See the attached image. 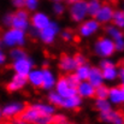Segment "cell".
Masks as SVG:
<instances>
[{
	"instance_id": "6da1fadb",
	"label": "cell",
	"mask_w": 124,
	"mask_h": 124,
	"mask_svg": "<svg viewBox=\"0 0 124 124\" xmlns=\"http://www.w3.org/2000/svg\"><path fill=\"white\" fill-rule=\"evenodd\" d=\"M57 112V107L49 102L36 101L23 110L18 118L27 124H53V116Z\"/></svg>"
},
{
	"instance_id": "7a4b0ae2",
	"label": "cell",
	"mask_w": 124,
	"mask_h": 124,
	"mask_svg": "<svg viewBox=\"0 0 124 124\" xmlns=\"http://www.w3.org/2000/svg\"><path fill=\"white\" fill-rule=\"evenodd\" d=\"M1 46L10 48L24 47L27 45V33L15 28H7L0 36Z\"/></svg>"
},
{
	"instance_id": "3957f363",
	"label": "cell",
	"mask_w": 124,
	"mask_h": 124,
	"mask_svg": "<svg viewBox=\"0 0 124 124\" xmlns=\"http://www.w3.org/2000/svg\"><path fill=\"white\" fill-rule=\"evenodd\" d=\"M93 52L94 54L102 59V58H112L116 53L115 43L108 36H100L93 45Z\"/></svg>"
},
{
	"instance_id": "277c9868",
	"label": "cell",
	"mask_w": 124,
	"mask_h": 124,
	"mask_svg": "<svg viewBox=\"0 0 124 124\" xmlns=\"http://www.w3.org/2000/svg\"><path fill=\"white\" fill-rule=\"evenodd\" d=\"M60 25L55 21H51L47 27H45L42 30L38 31V39L43 43V45H52L57 40L60 33Z\"/></svg>"
},
{
	"instance_id": "5b68a950",
	"label": "cell",
	"mask_w": 124,
	"mask_h": 124,
	"mask_svg": "<svg viewBox=\"0 0 124 124\" xmlns=\"http://www.w3.org/2000/svg\"><path fill=\"white\" fill-rule=\"evenodd\" d=\"M11 28L19 29L27 33L30 29V13L24 8H18L16 12L12 13Z\"/></svg>"
},
{
	"instance_id": "8992f818",
	"label": "cell",
	"mask_w": 124,
	"mask_h": 124,
	"mask_svg": "<svg viewBox=\"0 0 124 124\" xmlns=\"http://www.w3.org/2000/svg\"><path fill=\"white\" fill-rule=\"evenodd\" d=\"M101 28V24L93 17H89L80 23V27L77 29L78 35L83 39H89L93 35H95Z\"/></svg>"
},
{
	"instance_id": "52a82bcc",
	"label": "cell",
	"mask_w": 124,
	"mask_h": 124,
	"mask_svg": "<svg viewBox=\"0 0 124 124\" xmlns=\"http://www.w3.org/2000/svg\"><path fill=\"white\" fill-rule=\"evenodd\" d=\"M25 106L27 105L23 101H18V100H13V101H10V102L5 104L1 107L2 118L4 119H15V118H18L19 115L25 108Z\"/></svg>"
},
{
	"instance_id": "ba28073f",
	"label": "cell",
	"mask_w": 124,
	"mask_h": 124,
	"mask_svg": "<svg viewBox=\"0 0 124 124\" xmlns=\"http://www.w3.org/2000/svg\"><path fill=\"white\" fill-rule=\"evenodd\" d=\"M69 15L72 22L75 23H81L84 19L88 18V12H87V2L85 0L76 1L70 4L69 7Z\"/></svg>"
},
{
	"instance_id": "9c48e42d",
	"label": "cell",
	"mask_w": 124,
	"mask_h": 124,
	"mask_svg": "<svg viewBox=\"0 0 124 124\" xmlns=\"http://www.w3.org/2000/svg\"><path fill=\"white\" fill-rule=\"evenodd\" d=\"M33 68H35V62L29 55H27L22 59L11 62V69L13 70L15 74H18V75L27 76Z\"/></svg>"
},
{
	"instance_id": "30bf717a",
	"label": "cell",
	"mask_w": 124,
	"mask_h": 124,
	"mask_svg": "<svg viewBox=\"0 0 124 124\" xmlns=\"http://www.w3.org/2000/svg\"><path fill=\"white\" fill-rule=\"evenodd\" d=\"M51 21H52L51 17L46 12L35 11L30 15V28L36 30V31H40L45 27H47Z\"/></svg>"
},
{
	"instance_id": "8fae6325",
	"label": "cell",
	"mask_w": 124,
	"mask_h": 124,
	"mask_svg": "<svg viewBox=\"0 0 124 124\" xmlns=\"http://www.w3.org/2000/svg\"><path fill=\"white\" fill-rule=\"evenodd\" d=\"M54 90L63 98H68V96L76 94V87L68 81L66 76H62L57 80L55 85H54Z\"/></svg>"
},
{
	"instance_id": "7c38bea8",
	"label": "cell",
	"mask_w": 124,
	"mask_h": 124,
	"mask_svg": "<svg viewBox=\"0 0 124 124\" xmlns=\"http://www.w3.org/2000/svg\"><path fill=\"white\" fill-rule=\"evenodd\" d=\"M107 100L112 106L119 107L124 104V87L123 84H117L113 87H108Z\"/></svg>"
},
{
	"instance_id": "4fadbf2b",
	"label": "cell",
	"mask_w": 124,
	"mask_h": 124,
	"mask_svg": "<svg viewBox=\"0 0 124 124\" xmlns=\"http://www.w3.org/2000/svg\"><path fill=\"white\" fill-rule=\"evenodd\" d=\"M99 119L106 124H124V117L122 112L115 110L113 107L108 111L99 113Z\"/></svg>"
},
{
	"instance_id": "5bb4252c",
	"label": "cell",
	"mask_w": 124,
	"mask_h": 124,
	"mask_svg": "<svg viewBox=\"0 0 124 124\" xmlns=\"http://www.w3.org/2000/svg\"><path fill=\"white\" fill-rule=\"evenodd\" d=\"M28 84L27 81V76L23 75H18V74H13V76L10 78V81L6 83V90L8 93H16V92H21L23 90Z\"/></svg>"
},
{
	"instance_id": "9a60e30c",
	"label": "cell",
	"mask_w": 124,
	"mask_h": 124,
	"mask_svg": "<svg viewBox=\"0 0 124 124\" xmlns=\"http://www.w3.org/2000/svg\"><path fill=\"white\" fill-rule=\"evenodd\" d=\"M113 6L111 4H102L99 8V11L96 12V15L94 16V18L100 23V24H110L112 21V16H113Z\"/></svg>"
},
{
	"instance_id": "2e32d148",
	"label": "cell",
	"mask_w": 124,
	"mask_h": 124,
	"mask_svg": "<svg viewBox=\"0 0 124 124\" xmlns=\"http://www.w3.org/2000/svg\"><path fill=\"white\" fill-rule=\"evenodd\" d=\"M58 68H59V70L62 72H64L66 75L68 74H72L76 70V68H77V64H76L75 59H74V55L68 54V53L62 54L60 58H59V62H58Z\"/></svg>"
},
{
	"instance_id": "e0dca14e",
	"label": "cell",
	"mask_w": 124,
	"mask_h": 124,
	"mask_svg": "<svg viewBox=\"0 0 124 124\" xmlns=\"http://www.w3.org/2000/svg\"><path fill=\"white\" fill-rule=\"evenodd\" d=\"M58 77L55 75V72L51 69V68H42V85L41 89L49 92L52 89H54V85L57 82Z\"/></svg>"
},
{
	"instance_id": "ac0fdd59",
	"label": "cell",
	"mask_w": 124,
	"mask_h": 124,
	"mask_svg": "<svg viewBox=\"0 0 124 124\" xmlns=\"http://www.w3.org/2000/svg\"><path fill=\"white\" fill-rule=\"evenodd\" d=\"M95 93V88L88 81H80L76 87V94L82 99H93Z\"/></svg>"
},
{
	"instance_id": "d6986e66",
	"label": "cell",
	"mask_w": 124,
	"mask_h": 124,
	"mask_svg": "<svg viewBox=\"0 0 124 124\" xmlns=\"http://www.w3.org/2000/svg\"><path fill=\"white\" fill-rule=\"evenodd\" d=\"M28 84L35 89H40L42 85V68H33L27 75Z\"/></svg>"
},
{
	"instance_id": "ffe728a7",
	"label": "cell",
	"mask_w": 124,
	"mask_h": 124,
	"mask_svg": "<svg viewBox=\"0 0 124 124\" xmlns=\"http://www.w3.org/2000/svg\"><path fill=\"white\" fill-rule=\"evenodd\" d=\"M83 104V99L80 98L77 94L64 98L63 99V104H62V108L68 110V111H76L78 110Z\"/></svg>"
},
{
	"instance_id": "44dd1931",
	"label": "cell",
	"mask_w": 124,
	"mask_h": 124,
	"mask_svg": "<svg viewBox=\"0 0 124 124\" xmlns=\"http://www.w3.org/2000/svg\"><path fill=\"white\" fill-rule=\"evenodd\" d=\"M87 81L90 83L94 88H96V87H99V85L105 83L102 74H101V70L99 69V66H92L90 68V71H89Z\"/></svg>"
},
{
	"instance_id": "7402d4cb",
	"label": "cell",
	"mask_w": 124,
	"mask_h": 124,
	"mask_svg": "<svg viewBox=\"0 0 124 124\" xmlns=\"http://www.w3.org/2000/svg\"><path fill=\"white\" fill-rule=\"evenodd\" d=\"M117 72H118V65L117 64H113V65H110L107 68L101 69V74H102L105 82L112 83L117 81Z\"/></svg>"
},
{
	"instance_id": "603a6c76",
	"label": "cell",
	"mask_w": 124,
	"mask_h": 124,
	"mask_svg": "<svg viewBox=\"0 0 124 124\" xmlns=\"http://www.w3.org/2000/svg\"><path fill=\"white\" fill-rule=\"evenodd\" d=\"M63 96H60L54 89L47 92V102H49L51 105H53L57 108H62V104H63Z\"/></svg>"
},
{
	"instance_id": "cb8c5ba5",
	"label": "cell",
	"mask_w": 124,
	"mask_h": 124,
	"mask_svg": "<svg viewBox=\"0 0 124 124\" xmlns=\"http://www.w3.org/2000/svg\"><path fill=\"white\" fill-rule=\"evenodd\" d=\"M90 68H92V65L88 64V63L82 64V65H77V68L74 71V74L76 75V77L80 81H87L88 75H89V71H90Z\"/></svg>"
},
{
	"instance_id": "d4e9b609",
	"label": "cell",
	"mask_w": 124,
	"mask_h": 124,
	"mask_svg": "<svg viewBox=\"0 0 124 124\" xmlns=\"http://www.w3.org/2000/svg\"><path fill=\"white\" fill-rule=\"evenodd\" d=\"M28 53L25 52V49L23 47H13V48H10L8 53H7V57H8V60L11 62H15V60H18V59H22L24 57H27Z\"/></svg>"
},
{
	"instance_id": "484cf974",
	"label": "cell",
	"mask_w": 124,
	"mask_h": 124,
	"mask_svg": "<svg viewBox=\"0 0 124 124\" xmlns=\"http://www.w3.org/2000/svg\"><path fill=\"white\" fill-rule=\"evenodd\" d=\"M105 31H106V36H108L112 41H115V40H117V39H119V38H123V31H122V29L117 28L116 25H113V24H111V23L106 25Z\"/></svg>"
},
{
	"instance_id": "4316f807",
	"label": "cell",
	"mask_w": 124,
	"mask_h": 124,
	"mask_svg": "<svg viewBox=\"0 0 124 124\" xmlns=\"http://www.w3.org/2000/svg\"><path fill=\"white\" fill-rule=\"evenodd\" d=\"M113 106L111 105V102L107 100V99H95L94 100V108L101 113V112H105V111H108L111 110Z\"/></svg>"
},
{
	"instance_id": "83f0119b",
	"label": "cell",
	"mask_w": 124,
	"mask_h": 124,
	"mask_svg": "<svg viewBox=\"0 0 124 124\" xmlns=\"http://www.w3.org/2000/svg\"><path fill=\"white\" fill-rule=\"evenodd\" d=\"M87 2V12H88V17H93L96 15V12L99 11L100 6L102 5L101 0H88Z\"/></svg>"
},
{
	"instance_id": "f1b7e54d",
	"label": "cell",
	"mask_w": 124,
	"mask_h": 124,
	"mask_svg": "<svg viewBox=\"0 0 124 124\" xmlns=\"http://www.w3.org/2000/svg\"><path fill=\"white\" fill-rule=\"evenodd\" d=\"M111 24L116 25L117 28L122 29L124 28V12L123 10H115L113 11V16H112V21Z\"/></svg>"
},
{
	"instance_id": "f546056e",
	"label": "cell",
	"mask_w": 124,
	"mask_h": 124,
	"mask_svg": "<svg viewBox=\"0 0 124 124\" xmlns=\"http://www.w3.org/2000/svg\"><path fill=\"white\" fill-rule=\"evenodd\" d=\"M107 95H108V87L105 83L95 88V93H94L95 99H107Z\"/></svg>"
},
{
	"instance_id": "4dcf8cb0",
	"label": "cell",
	"mask_w": 124,
	"mask_h": 124,
	"mask_svg": "<svg viewBox=\"0 0 124 124\" xmlns=\"http://www.w3.org/2000/svg\"><path fill=\"white\" fill-rule=\"evenodd\" d=\"M39 6H40V0H25L24 1V10H27L29 13L31 12H35V11H38V8H39Z\"/></svg>"
},
{
	"instance_id": "1f68e13d",
	"label": "cell",
	"mask_w": 124,
	"mask_h": 124,
	"mask_svg": "<svg viewBox=\"0 0 124 124\" xmlns=\"http://www.w3.org/2000/svg\"><path fill=\"white\" fill-rule=\"evenodd\" d=\"M53 124H71L68 116L63 113H55L53 116Z\"/></svg>"
},
{
	"instance_id": "d6a6232c",
	"label": "cell",
	"mask_w": 124,
	"mask_h": 124,
	"mask_svg": "<svg viewBox=\"0 0 124 124\" xmlns=\"http://www.w3.org/2000/svg\"><path fill=\"white\" fill-rule=\"evenodd\" d=\"M52 11L54 15L57 16H62L64 12H65V6L63 2H54L53 6H52Z\"/></svg>"
},
{
	"instance_id": "836d02e7",
	"label": "cell",
	"mask_w": 124,
	"mask_h": 124,
	"mask_svg": "<svg viewBox=\"0 0 124 124\" xmlns=\"http://www.w3.org/2000/svg\"><path fill=\"white\" fill-rule=\"evenodd\" d=\"M59 35H60L62 40H63L64 42H70V41H72V39H74V34H72V31L69 30V29L60 30Z\"/></svg>"
},
{
	"instance_id": "e575fe53",
	"label": "cell",
	"mask_w": 124,
	"mask_h": 124,
	"mask_svg": "<svg viewBox=\"0 0 124 124\" xmlns=\"http://www.w3.org/2000/svg\"><path fill=\"white\" fill-rule=\"evenodd\" d=\"M74 59H75V62H76V64H77V65H82V64L88 63L87 57H85L83 53H81V52H78V53L74 54Z\"/></svg>"
},
{
	"instance_id": "d590c367",
	"label": "cell",
	"mask_w": 124,
	"mask_h": 124,
	"mask_svg": "<svg viewBox=\"0 0 124 124\" xmlns=\"http://www.w3.org/2000/svg\"><path fill=\"white\" fill-rule=\"evenodd\" d=\"M115 43V48H116V52H123L124 51V36L123 38H119V39H117V40H115L113 41Z\"/></svg>"
},
{
	"instance_id": "8d00e7d4",
	"label": "cell",
	"mask_w": 124,
	"mask_h": 124,
	"mask_svg": "<svg viewBox=\"0 0 124 124\" xmlns=\"http://www.w3.org/2000/svg\"><path fill=\"white\" fill-rule=\"evenodd\" d=\"M8 62V57H7V53L0 47V66H4L6 65Z\"/></svg>"
},
{
	"instance_id": "74e56055",
	"label": "cell",
	"mask_w": 124,
	"mask_h": 124,
	"mask_svg": "<svg viewBox=\"0 0 124 124\" xmlns=\"http://www.w3.org/2000/svg\"><path fill=\"white\" fill-rule=\"evenodd\" d=\"M1 22H2V24H4L5 27H7V28H11V22H12V13H6V15L2 17Z\"/></svg>"
},
{
	"instance_id": "f35d334b",
	"label": "cell",
	"mask_w": 124,
	"mask_h": 124,
	"mask_svg": "<svg viewBox=\"0 0 124 124\" xmlns=\"http://www.w3.org/2000/svg\"><path fill=\"white\" fill-rule=\"evenodd\" d=\"M66 76V78H68V81L71 83L72 85H75V87H77V84L80 83V80L76 77V75L72 72V74H68V75H65Z\"/></svg>"
},
{
	"instance_id": "ab89813d",
	"label": "cell",
	"mask_w": 124,
	"mask_h": 124,
	"mask_svg": "<svg viewBox=\"0 0 124 124\" xmlns=\"http://www.w3.org/2000/svg\"><path fill=\"white\" fill-rule=\"evenodd\" d=\"M117 80L121 82V84H123V83H124V68H123V66H118Z\"/></svg>"
},
{
	"instance_id": "60d3db41",
	"label": "cell",
	"mask_w": 124,
	"mask_h": 124,
	"mask_svg": "<svg viewBox=\"0 0 124 124\" xmlns=\"http://www.w3.org/2000/svg\"><path fill=\"white\" fill-rule=\"evenodd\" d=\"M24 1L25 0H11V2H12V5L18 10V8H23L24 7Z\"/></svg>"
},
{
	"instance_id": "b9f144b4",
	"label": "cell",
	"mask_w": 124,
	"mask_h": 124,
	"mask_svg": "<svg viewBox=\"0 0 124 124\" xmlns=\"http://www.w3.org/2000/svg\"><path fill=\"white\" fill-rule=\"evenodd\" d=\"M13 124H27L24 121H22L21 118H15L13 119Z\"/></svg>"
},
{
	"instance_id": "7bdbcfd3",
	"label": "cell",
	"mask_w": 124,
	"mask_h": 124,
	"mask_svg": "<svg viewBox=\"0 0 124 124\" xmlns=\"http://www.w3.org/2000/svg\"><path fill=\"white\" fill-rule=\"evenodd\" d=\"M43 68H49V63H48V62H45V64H43Z\"/></svg>"
},
{
	"instance_id": "ee69618b",
	"label": "cell",
	"mask_w": 124,
	"mask_h": 124,
	"mask_svg": "<svg viewBox=\"0 0 124 124\" xmlns=\"http://www.w3.org/2000/svg\"><path fill=\"white\" fill-rule=\"evenodd\" d=\"M69 4H72V2H76V1H81V0H66Z\"/></svg>"
},
{
	"instance_id": "f6af8a7d",
	"label": "cell",
	"mask_w": 124,
	"mask_h": 124,
	"mask_svg": "<svg viewBox=\"0 0 124 124\" xmlns=\"http://www.w3.org/2000/svg\"><path fill=\"white\" fill-rule=\"evenodd\" d=\"M2 119H4V118H2V113H1V107H0V123L2 122Z\"/></svg>"
},
{
	"instance_id": "bcb514c9",
	"label": "cell",
	"mask_w": 124,
	"mask_h": 124,
	"mask_svg": "<svg viewBox=\"0 0 124 124\" xmlns=\"http://www.w3.org/2000/svg\"><path fill=\"white\" fill-rule=\"evenodd\" d=\"M53 2H63V0H52Z\"/></svg>"
},
{
	"instance_id": "7dc6e473",
	"label": "cell",
	"mask_w": 124,
	"mask_h": 124,
	"mask_svg": "<svg viewBox=\"0 0 124 124\" xmlns=\"http://www.w3.org/2000/svg\"><path fill=\"white\" fill-rule=\"evenodd\" d=\"M107 1H117V0H107Z\"/></svg>"
},
{
	"instance_id": "c3c4849f",
	"label": "cell",
	"mask_w": 124,
	"mask_h": 124,
	"mask_svg": "<svg viewBox=\"0 0 124 124\" xmlns=\"http://www.w3.org/2000/svg\"><path fill=\"white\" fill-rule=\"evenodd\" d=\"M0 47H1V40H0Z\"/></svg>"
}]
</instances>
